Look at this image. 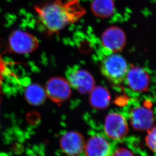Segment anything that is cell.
<instances>
[{"instance_id":"obj_2","label":"cell","mask_w":156,"mask_h":156,"mask_svg":"<svg viewBox=\"0 0 156 156\" xmlns=\"http://www.w3.org/2000/svg\"><path fill=\"white\" fill-rule=\"evenodd\" d=\"M102 75L112 83L118 85L125 81L129 69L124 57L117 54H108L101 63Z\"/></svg>"},{"instance_id":"obj_7","label":"cell","mask_w":156,"mask_h":156,"mask_svg":"<svg viewBox=\"0 0 156 156\" xmlns=\"http://www.w3.org/2000/svg\"><path fill=\"white\" fill-rule=\"evenodd\" d=\"M130 121L132 127L136 130L148 131L153 126L155 117L150 108L140 105L131 111Z\"/></svg>"},{"instance_id":"obj_3","label":"cell","mask_w":156,"mask_h":156,"mask_svg":"<svg viewBox=\"0 0 156 156\" xmlns=\"http://www.w3.org/2000/svg\"><path fill=\"white\" fill-rule=\"evenodd\" d=\"M39 41L33 35L22 30L14 31L9 37L6 50L8 52L27 54L37 49Z\"/></svg>"},{"instance_id":"obj_4","label":"cell","mask_w":156,"mask_h":156,"mask_svg":"<svg viewBox=\"0 0 156 156\" xmlns=\"http://www.w3.org/2000/svg\"><path fill=\"white\" fill-rule=\"evenodd\" d=\"M66 75L71 87L81 94L90 93L95 87L94 80L91 74L78 66L70 67Z\"/></svg>"},{"instance_id":"obj_1","label":"cell","mask_w":156,"mask_h":156,"mask_svg":"<svg viewBox=\"0 0 156 156\" xmlns=\"http://www.w3.org/2000/svg\"><path fill=\"white\" fill-rule=\"evenodd\" d=\"M39 23L48 35L57 33L66 26L77 22L85 13L78 0H54L35 8Z\"/></svg>"},{"instance_id":"obj_16","label":"cell","mask_w":156,"mask_h":156,"mask_svg":"<svg viewBox=\"0 0 156 156\" xmlns=\"http://www.w3.org/2000/svg\"><path fill=\"white\" fill-rule=\"evenodd\" d=\"M111 156H135L132 153V152L127 149L124 148L117 150Z\"/></svg>"},{"instance_id":"obj_17","label":"cell","mask_w":156,"mask_h":156,"mask_svg":"<svg viewBox=\"0 0 156 156\" xmlns=\"http://www.w3.org/2000/svg\"><path fill=\"white\" fill-rule=\"evenodd\" d=\"M2 102V98L1 95H0V107H1V104Z\"/></svg>"},{"instance_id":"obj_12","label":"cell","mask_w":156,"mask_h":156,"mask_svg":"<svg viewBox=\"0 0 156 156\" xmlns=\"http://www.w3.org/2000/svg\"><path fill=\"white\" fill-rule=\"evenodd\" d=\"M89 101L92 107L98 110H104L110 105L111 96L106 89L101 86L93 88L90 92Z\"/></svg>"},{"instance_id":"obj_8","label":"cell","mask_w":156,"mask_h":156,"mask_svg":"<svg viewBox=\"0 0 156 156\" xmlns=\"http://www.w3.org/2000/svg\"><path fill=\"white\" fill-rule=\"evenodd\" d=\"M60 146L62 151L66 155L70 156H78L84 150V137L77 131L67 132L60 138Z\"/></svg>"},{"instance_id":"obj_15","label":"cell","mask_w":156,"mask_h":156,"mask_svg":"<svg viewBox=\"0 0 156 156\" xmlns=\"http://www.w3.org/2000/svg\"><path fill=\"white\" fill-rule=\"evenodd\" d=\"M146 144L149 149L156 153V126L147 131L146 138Z\"/></svg>"},{"instance_id":"obj_14","label":"cell","mask_w":156,"mask_h":156,"mask_svg":"<svg viewBox=\"0 0 156 156\" xmlns=\"http://www.w3.org/2000/svg\"><path fill=\"white\" fill-rule=\"evenodd\" d=\"M92 12L100 18H107L112 15L114 11L113 0H93L91 5Z\"/></svg>"},{"instance_id":"obj_11","label":"cell","mask_w":156,"mask_h":156,"mask_svg":"<svg viewBox=\"0 0 156 156\" xmlns=\"http://www.w3.org/2000/svg\"><path fill=\"white\" fill-rule=\"evenodd\" d=\"M86 156H110L111 147L110 143L104 136L93 135L85 145Z\"/></svg>"},{"instance_id":"obj_6","label":"cell","mask_w":156,"mask_h":156,"mask_svg":"<svg viewBox=\"0 0 156 156\" xmlns=\"http://www.w3.org/2000/svg\"><path fill=\"white\" fill-rule=\"evenodd\" d=\"M104 129L107 136L114 140L124 138L129 131L126 119L121 114L115 112L107 115L105 121Z\"/></svg>"},{"instance_id":"obj_10","label":"cell","mask_w":156,"mask_h":156,"mask_svg":"<svg viewBox=\"0 0 156 156\" xmlns=\"http://www.w3.org/2000/svg\"><path fill=\"white\" fill-rule=\"evenodd\" d=\"M125 81L132 90L143 91L149 86V76L144 69L138 67L129 69Z\"/></svg>"},{"instance_id":"obj_13","label":"cell","mask_w":156,"mask_h":156,"mask_svg":"<svg viewBox=\"0 0 156 156\" xmlns=\"http://www.w3.org/2000/svg\"><path fill=\"white\" fill-rule=\"evenodd\" d=\"M26 101L31 105H41L45 101L46 94L43 88L38 84H29L24 88Z\"/></svg>"},{"instance_id":"obj_9","label":"cell","mask_w":156,"mask_h":156,"mask_svg":"<svg viewBox=\"0 0 156 156\" xmlns=\"http://www.w3.org/2000/svg\"><path fill=\"white\" fill-rule=\"evenodd\" d=\"M101 42L104 49L111 54L122 49L125 43V36L121 30L110 27L102 34Z\"/></svg>"},{"instance_id":"obj_5","label":"cell","mask_w":156,"mask_h":156,"mask_svg":"<svg viewBox=\"0 0 156 156\" xmlns=\"http://www.w3.org/2000/svg\"><path fill=\"white\" fill-rule=\"evenodd\" d=\"M46 96L56 104H62L71 95V86L67 80L62 77H53L48 80L46 85Z\"/></svg>"}]
</instances>
